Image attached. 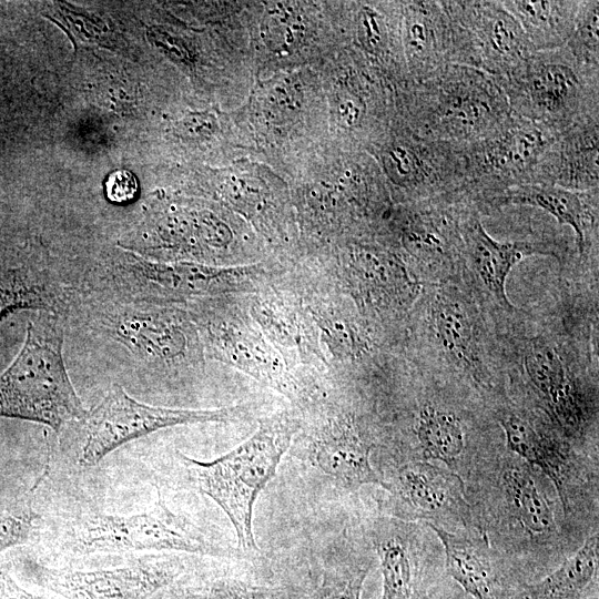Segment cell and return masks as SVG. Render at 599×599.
I'll return each instance as SVG.
<instances>
[{"label": "cell", "mask_w": 599, "mask_h": 599, "mask_svg": "<svg viewBox=\"0 0 599 599\" xmlns=\"http://www.w3.org/2000/svg\"><path fill=\"white\" fill-rule=\"evenodd\" d=\"M396 115L425 139L455 144L478 141L511 115L495 77L478 69L446 63L397 89Z\"/></svg>", "instance_id": "1"}, {"label": "cell", "mask_w": 599, "mask_h": 599, "mask_svg": "<svg viewBox=\"0 0 599 599\" xmlns=\"http://www.w3.org/2000/svg\"><path fill=\"white\" fill-rule=\"evenodd\" d=\"M296 432L293 418L281 413L262 419L253 436L215 459L204 461L179 455L193 487L212 498L229 517L236 535V549L243 557L258 554L252 527L253 507Z\"/></svg>", "instance_id": "2"}, {"label": "cell", "mask_w": 599, "mask_h": 599, "mask_svg": "<svg viewBox=\"0 0 599 599\" xmlns=\"http://www.w3.org/2000/svg\"><path fill=\"white\" fill-rule=\"evenodd\" d=\"M64 313L38 311L24 343L0 375V417L44 424L54 432L82 420L88 410L77 394L63 358Z\"/></svg>", "instance_id": "3"}, {"label": "cell", "mask_w": 599, "mask_h": 599, "mask_svg": "<svg viewBox=\"0 0 599 599\" xmlns=\"http://www.w3.org/2000/svg\"><path fill=\"white\" fill-rule=\"evenodd\" d=\"M495 79L511 114L557 134L599 113V69L580 64L565 47L535 51Z\"/></svg>", "instance_id": "4"}, {"label": "cell", "mask_w": 599, "mask_h": 599, "mask_svg": "<svg viewBox=\"0 0 599 599\" xmlns=\"http://www.w3.org/2000/svg\"><path fill=\"white\" fill-rule=\"evenodd\" d=\"M61 548L75 555L155 550L244 558L236 548L212 539L162 499L133 515L90 514L69 522Z\"/></svg>", "instance_id": "5"}, {"label": "cell", "mask_w": 599, "mask_h": 599, "mask_svg": "<svg viewBox=\"0 0 599 599\" xmlns=\"http://www.w3.org/2000/svg\"><path fill=\"white\" fill-rule=\"evenodd\" d=\"M84 307L95 331L148 368L172 367L196 357L192 328L172 311L95 294Z\"/></svg>", "instance_id": "6"}, {"label": "cell", "mask_w": 599, "mask_h": 599, "mask_svg": "<svg viewBox=\"0 0 599 599\" xmlns=\"http://www.w3.org/2000/svg\"><path fill=\"white\" fill-rule=\"evenodd\" d=\"M456 278L424 290V337L443 363L488 387L494 359L484 318L474 294Z\"/></svg>", "instance_id": "7"}, {"label": "cell", "mask_w": 599, "mask_h": 599, "mask_svg": "<svg viewBox=\"0 0 599 599\" xmlns=\"http://www.w3.org/2000/svg\"><path fill=\"white\" fill-rule=\"evenodd\" d=\"M557 133L511 114L489 135L461 144L466 194L481 213L490 197L534 182L537 166Z\"/></svg>", "instance_id": "8"}, {"label": "cell", "mask_w": 599, "mask_h": 599, "mask_svg": "<svg viewBox=\"0 0 599 599\" xmlns=\"http://www.w3.org/2000/svg\"><path fill=\"white\" fill-rule=\"evenodd\" d=\"M373 152L380 172L406 203L465 189L461 144L419 136L397 115Z\"/></svg>", "instance_id": "9"}, {"label": "cell", "mask_w": 599, "mask_h": 599, "mask_svg": "<svg viewBox=\"0 0 599 599\" xmlns=\"http://www.w3.org/2000/svg\"><path fill=\"white\" fill-rule=\"evenodd\" d=\"M449 22V63L502 77L534 51L500 0H441Z\"/></svg>", "instance_id": "10"}, {"label": "cell", "mask_w": 599, "mask_h": 599, "mask_svg": "<svg viewBox=\"0 0 599 599\" xmlns=\"http://www.w3.org/2000/svg\"><path fill=\"white\" fill-rule=\"evenodd\" d=\"M241 415V407L202 410L151 406L135 400L115 384L81 420L84 424V441L78 463L93 466L124 443L162 428L226 422Z\"/></svg>", "instance_id": "11"}, {"label": "cell", "mask_w": 599, "mask_h": 599, "mask_svg": "<svg viewBox=\"0 0 599 599\" xmlns=\"http://www.w3.org/2000/svg\"><path fill=\"white\" fill-rule=\"evenodd\" d=\"M387 493L385 508L400 521L424 520L430 525L478 529L461 477L428 460H409L380 475Z\"/></svg>", "instance_id": "12"}, {"label": "cell", "mask_w": 599, "mask_h": 599, "mask_svg": "<svg viewBox=\"0 0 599 599\" xmlns=\"http://www.w3.org/2000/svg\"><path fill=\"white\" fill-rule=\"evenodd\" d=\"M460 278L474 296L502 313L514 306L506 292V281L512 267L531 255L561 258L566 247L560 242L525 238L500 242L490 236L481 222V213L471 201L460 220Z\"/></svg>", "instance_id": "13"}, {"label": "cell", "mask_w": 599, "mask_h": 599, "mask_svg": "<svg viewBox=\"0 0 599 599\" xmlns=\"http://www.w3.org/2000/svg\"><path fill=\"white\" fill-rule=\"evenodd\" d=\"M471 199L464 192L406 203L398 214V234L413 265L438 283L459 277L460 220Z\"/></svg>", "instance_id": "14"}, {"label": "cell", "mask_w": 599, "mask_h": 599, "mask_svg": "<svg viewBox=\"0 0 599 599\" xmlns=\"http://www.w3.org/2000/svg\"><path fill=\"white\" fill-rule=\"evenodd\" d=\"M516 351L520 374L550 420L566 436H581L589 407L565 348L538 334L518 338Z\"/></svg>", "instance_id": "15"}, {"label": "cell", "mask_w": 599, "mask_h": 599, "mask_svg": "<svg viewBox=\"0 0 599 599\" xmlns=\"http://www.w3.org/2000/svg\"><path fill=\"white\" fill-rule=\"evenodd\" d=\"M187 554L164 552L101 570L40 568L49 589L65 599H150L187 571Z\"/></svg>", "instance_id": "16"}, {"label": "cell", "mask_w": 599, "mask_h": 599, "mask_svg": "<svg viewBox=\"0 0 599 599\" xmlns=\"http://www.w3.org/2000/svg\"><path fill=\"white\" fill-rule=\"evenodd\" d=\"M374 447L347 414L322 419L304 437L295 455L339 493H354L364 485H382L370 463Z\"/></svg>", "instance_id": "17"}, {"label": "cell", "mask_w": 599, "mask_h": 599, "mask_svg": "<svg viewBox=\"0 0 599 599\" xmlns=\"http://www.w3.org/2000/svg\"><path fill=\"white\" fill-rule=\"evenodd\" d=\"M599 189L570 191L559 186L528 183L511 187L487 200L481 214L505 206H531L540 209L559 225L569 226L575 233L580 256L589 255L598 244Z\"/></svg>", "instance_id": "18"}, {"label": "cell", "mask_w": 599, "mask_h": 599, "mask_svg": "<svg viewBox=\"0 0 599 599\" xmlns=\"http://www.w3.org/2000/svg\"><path fill=\"white\" fill-rule=\"evenodd\" d=\"M532 183L580 192L599 189V113L556 135L541 156Z\"/></svg>", "instance_id": "19"}, {"label": "cell", "mask_w": 599, "mask_h": 599, "mask_svg": "<svg viewBox=\"0 0 599 599\" xmlns=\"http://www.w3.org/2000/svg\"><path fill=\"white\" fill-rule=\"evenodd\" d=\"M400 2V40L409 80L449 63L450 30L441 0Z\"/></svg>", "instance_id": "20"}, {"label": "cell", "mask_w": 599, "mask_h": 599, "mask_svg": "<svg viewBox=\"0 0 599 599\" xmlns=\"http://www.w3.org/2000/svg\"><path fill=\"white\" fill-rule=\"evenodd\" d=\"M499 425L508 449L551 480L567 511L571 471L565 446L547 428L524 413L504 412L499 417Z\"/></svg>", "instance_id": "21"}, {"label": "cell", "mask_w": 599, "mask_h": 599, "mask_svg": "<svg viewBox=\"0 0 599 599\" xmlns=\"http://www.w3.org/2000/svg\"><path fill=\"white\" fill-rule=\"evenodd\" d=\"M427 526L444 546L448 573L468 595L474 599H505L484 531L450 532L435 525Z\"/></svg>", "instance_id": "22"}, {"label": "cell", "mask_w": 599, "mask_h": 599, "mask_svg": "<svg viewBox=\"0 0 599 599\" xmlns=\"http://www.w3.org/2000/svg\"><path fill=\"white\" fill-rule=\"evenodd\" d=\"M524 30L534 51L554 50L569 39L580 0H502Z\"/></svg>", "instance_id": "23"}, {"label": "cell", "mask_w": 599, "mask_h": 599, "mask_svg": "<svg viewBox=\"0 0 599 599\" xmlns=\"http://www.w3.org/2000/svg\"><path fill=\"white\" fill-rule=\"evenodd\" d=\"M512 516L532 539L548 540L557 532L555 512L528 465L509 464L501 474Z\"/></svg>", "instance_id": "24"}, {"label": "cell", "mask_w": 599, "mask_h": 599, "mask_svg": "<svg viewBox=\"0 0 599 599\" xmlns=\"http://www.w3.org/2000/svg\"><path fill=\"white\" fill-rule=\"evenodd\" d=\"M372 541L380 562L382 599H413L414 565L406 527L397 519H382Z\"/></svg>", "instance_id": "25"}, {"label": "cell", "mask_w": 599, "mask_h": 599, "mask_svg": "<svg viewBox=\"0 0 599 599\" xmlns=\"http://www.w3.org/2000/svg\"><path fill=\"white\" fill-rule=\"evenodd\" d=\"M598 564L599 538L593 534L555 571L525 587L521 599H585L597 578Z\"/></svg>", "instance_id": "26"}, {"label": "cell", "mask_w": 599, "mask_h": 599, "mask_svg": "<svg viewBox=\"0 0 599 599\" xmlns=\"http://www.w3.org/2000/svg\"><path fill=\"white\" fill-rule=\"evenodd\" d=\"M414 432L425 460H440L455 471L465 447L464 426L455 413L426 403L418 410Z\"/></svg>", "instance_id": "27"}, {"label": "cell", "mask_w": 599, "mask_h": 599, "mask_svg": "<svg viewBox=\"0 0 599 599\" xmlns=\"http://www.w3.org/2000/svg\"><path fill=\"white\" fill-rule=\"evenodd\" d=\"M60 290L38 271L0 266V321L18 308L65 312Z\"/></svg>", "instance_id": "28"}, {"label": "cell", "mask_w": 599, "mask_h": 599, "mask_svg": "<svg viewBox=\"0 0 599 599\" xmlns=\"http://www.w3.org/2000/svg\"><path fill=\"white\" fill-rule=\"evenodd\" d=\"M159 599H271L264 587L227 571L176 578Z\"/></svg>", "instance_id": "29"}, {"label": "cell", "mask_w": 599, "mask_h": 599, "mask_svg": "<svg viewBox=\"0 0 599 599\" xmlns=\"http://www.w3.org/2000/svg\"><path fill=\"white\" fill-rule=\"evenodd\" d=\"M368 570V565L335 558V562L322 571L318 585L297 599H361Z\"/></svg>", "instance_id": "30"}, {"label": "cell", "mask_w": 599, "mask_h": 599, "mask_svg": "<svg viewBox=\"0 0 599 599\" xmlns=\"http://www.w3.org/2000/svg\"><path fill=\"white\" fill-rule=\"evenodd\" d=\"M564 47L580 64L599 69V1L580 0L573 30Z\"/></svg>", "instance_id": "31"}, {"label": "cell", "mask_w": 599, "mask_h": 599, "mask_svg": "<svg viewBox=\"0 0 599 599\" xmlns=\"http://www.w3.org/2000/svg\"><path fill=\"white\" fill-rule=\"evenodd\" d=\"M37 521L31 512L0 517V551L28 541Z\"/></svg>", "instance_id": "32"}, {"label": "cell", "mask_w": 599, "mask_h": 599, "mask_svg": "<svg viewBox=\"0 0 599 599\" xmlns=\"http://www.w3.org/2000/svg\"><path fill=\"white\" fill-rule=\"evenodd\" d=\"M106 197L115 204H125L133 201L138 194L136 177L126 170L112 172L104 184Z\"/></svg>", "instance_id": "33"}, {"label": "cell", "mask_w": 599, "mask_h": 599, "mask_svg": "<svg viewBox=\"0 0 599 599\" xmlns=\"http://www.w3.org/2000/svg\"><path fill=\"white\" fill-rule=\"evenodd\" d=\"M0 599H51L34 596L21 589L10 576L0 570Z\"/></svg>", "instance_id": "34"}]
</instances>
